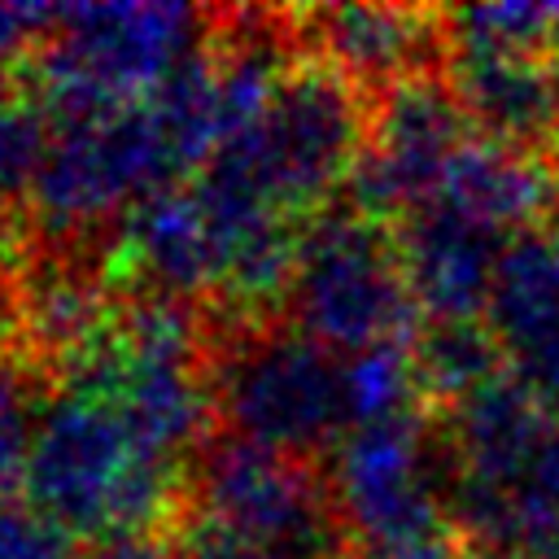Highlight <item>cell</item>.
<instances>
[{"label": "cell", "mask_w": 559, "mask_h": 559, "mask_svg": "<svg viewBox=\"0 0 559 559\" xmlns=\"http://www.w3.org/2000/svg\"><path fill=\"white\" fill-rule=\"evenodd\" d=\"M22 498L66 537L105 546L157 537L166 520L188 511L179 467L148 450L114 402L79 384H57L44 397Z\"/></svg>", "instance_id": "obj_1"}, {"label": "cell", "mask_w": 559, "mask_h": 559, "mask_svg": "<svg viewBox=\"0 0 559 559\" xmlns=\"http://www.w3.org/2000/svg\"><path fill=\"white\" fill-rule=\"evenodd\" d=\"M214 22L192 4H61L26 87L52 127L96 122L153 96L210 44Z\"/></svg>", "instance_id": "obj_2"}, {"label": "cell", "mask_w": 559, "mask_h": 559, "mask_svg": "<svg viewBox=\"0 0 559 559\" xmlns=\"http://www.w3.org/2000/svg\"><path fill=\"white\" fill-rule=\"evenodd\" d=\"M214 415L231 437L310 459L349 432L345 358L297 328L231 323L210 349Z\"/></svg>", "instance_id": "obj_3"}, {"label": "cell", "mask_w": 559, "mask_h": 559, "mask_svg": "<svg viewBox=\"0 0 559 559\" xmlns=\"http://www.w3.org/2000/svg\"><path fill=\"white\" fill-rule=\"evenodd\" d=\"M284 314L288 328L345 358L371 345H406L424 319L402 271L397 236L354 205H332L301 227Z\"/></svg>", "instance_id": "obj_4"}, {"label": "cell", "mask_w": 559, "mask_h": 559, "mask_svg": "<svg viewBox=\"0 0 559 559\" xmlns=\"http://www.w3.org/2000/svg\"><path fill=\"white\" fill-rule=\"evenodd\" d=\"M188 511L275 550L280 559H345L349 528L310 459L218 432L197 450Z\"/></svg>", "instance_id": "obj_5"}, {"label": "cell", "mask_w": 559, "mask_h": 559, "mask_svg": "<svg viewBox=\"0 0 559 559\" xmlns=\"http://www.w3.org/2000/svg\"><path fill=\"white\" fill-rule=\"evenodd\" d=\"M183 170L188 162L179 157L148 100H135L96 122L52 127L26 201L44 231L74 236L118 210L127 214L162 188H175Z\"/></svg>", "instance_id": "obj_6"}, {"label": "cell", "mask_w": 559, "mask_h": 559, "mask_svg": "<svg viewBox=\"0 0 559 559\" xmlns=\"http://www.w3.org/2000/svg\"><path fill=\"white\" fill-rule=\"evenodd\" d=\"M472 122L445 79L415 74L384 96L371 100L367 144L349 175V201L358 214L376 223H402L419 205H428L454 162V153L472 140Z\"/></svg>", "instance_id": "obj_7"}, {"label": "cell", "mask_w": 559, "mask_h": 559, "mask_svg": "<svg viewBox=\"0 0 559 559\" xmlns=\"http://www.w3.org/2000/svg\"><path fill=\"white\" fill-rule=\"evenodd\" d=\"M293 44L341 70L367 100L445 66V9L419 4H314L284 13Z\"/></svg>", "instance_id": "obj_8"}, {"label": "cell", "mask_w": 559, "mask_h": 559, "mask_svg": "<svg viewBox=\"0 0 559 559\" xmlns=\"http://www.w3.org/2000/svg\"><path fill=\"white\" fill-rule=\"evenodd\" d=\"M393 236L411 297L428 323L485 319L511 236L450 210L445 201L419 205L393 227Z\"/></svg>", "instance_id": "obj_9"}, {"label": "cell", "mask_w": 559, "mask_h": 559, "mask_svg": "<svg viewBox=\"0 0 559 559\" xmlns=\"http://www.w3.org/2000/svg\"><path fill=\"white\" fill-rule=\"evenodd\" d=\"M445 79L476 135L559 162V61L555 52L445 48Z\"/></svg>", "instance_id": "obj_10"}, {"label": "cell", "mask_w": 559, "mask_h": 559, "mask_svg": "<svg viewBox=\"0 0 559 559\" xmlns=\"http://www.w3.org/2000/svg\"><path fill=\"white\" fill-rule=\"evenodd\" d=\"M485 328L502 362L559 415V218L507 245Z\"/></svg>", "instance_id": "obj_11"}, {"label": "cell", "mask_w": 559, "mask_h": 559, "mask_svg": "<svg viewBox=\"0 0 559 559\" xmlns=\"http://www.w3.org/2000/svg\"><path fill=\"white\" fill-rule=\"evenodd\" d=\"M114 266L153 297L192 301L218 288V253L188 183L162 188L122 214Z\"/></svg>", "instance_id": "obj_12"}, {"label": "cell", "mask_w": 559, "mask_h": 559, "mask_svg": "<svg viewBox=\"0 0 559 559\" xmlns=\"http://www.w3.org/2000/svg\"><path fill=\"white\" fill-rule=\"evenodd\" d=\"M415 367L428 397V411H445L472 389H480L489 376H498L502 349L485 323H428L415 336Z\"/></svg>", "instance_id": "obj_13"}, {"label": "cell", "mask_w": 559, "mask_h": 559, "mask_svg": "<svg viewBox=\"0 0 559 559\" xmlns=\"http://www.w3.org/2000/svg\"><path fill=\"white\" fill-rule=\"evenodd\" d=\"M415 341L406 345H371L362 354L345 358V411L349 428L376 424V419H397L428 411L419 367H415Z\"/></svg>", "instance_id": "obj_14"}, {"label": "cell", "mask_w": 559, "mask_h": 559, "mask_svg": "<svg viewBox=\"0 0 559 559\" xmlns=\"http://www.w3.org/2000/svg\"><path fill=\"white\" fill-rule=\"evenodd\" d=\"M35 384V358H26V349L13 345L0 349V493H13V485H22L31 459L35 424L48 397Z\"/></svg>", "instance_id": "obj_15"}, {"label": "cell", "mask_w": 559, "mask_h": 559, "mask_svg": "<svg viewBox=\"0 0 559 559\" xmlns=\"http://www.w3.org/2000/svg\"><path fill=\"white\" fill-rule=\"evenodd\" d=\"M48 140H52V122L31 96V87L0 74V201L31 192Z\"/></svg>", "instance_id": "obj_16"}, {"label": "cell", "mask_w": 559, "mask_h": 559, "mask_svg": "<svg viewBox=\"0 0 559 559\" xmlns=\"http://www.w3.org/2000/svg\"><path fill=\"white\" fill-rule=\"evenodd\" d=\"M542 546H559V424L550 441L542 445V459L524 485V515H520V555H533Z\"/></svg>", "instance_id": "obj_17"}, {"label": "cell", "mask_w": 559, "mask_h": 559, "mask_svg": "<svg viewBox=\"0 0 559 559\" xmlns=\"http://www.w3.org/2000/svg\"><path fill=\"white\" fill-rule=\"evenodd\" d=\"M0 559H74V550L26 498L0 493Z\"/></svg>", "instance_id": "obj_18"}, {"label": "cell", "mask_w": 559, "mask_h": 559, "mask_svg": "<svg viewBox=\"0 0 559 559\" xmlns=\"http://www.w3.org/2000/svg\"><path fill=\"white\" fill-rule=\"evenodd\" d=\"M179 524H183L179 528L183 559H280L275 550H266V546H258V542H249V537L197 515V511H183Z\"/></svg>", "instance_id": "obj_19"}, {"label": "cell", "mask_w": 559, "mask_h": 559, "mask_svg": "<svg viewBox=\"0 0 559 559\" xmlns=\"http://www.w3.org/2000/svg\"><path fill=\"white\" fill-rule=\"evenodd\" d=\"M61 4H35V0H0V61L35 52L57 26Z\"/></svg>", "instance_id": "obj_20"}, {"label": "cell", "mask_w": 559, "mask_h": 559, "mask_svg": "<svg viewBox=\"0 0 559 559\" xmlns=\"http://www.w3.org/2000/svg\"><path fill=\"white\" fill-rule=\"evenodd\" d=\"M100 559H183V550L170 546L166 537H127V542H109Z\"/></svg>", "instance_id": "obj_21"}, {"label": "cell", "mask_w": 559, "mask_h": 559, "mask_svg": "<svg viewBox=\"0 0 559 559\" xmlns=\"http://www.w3.org/2000/svg\"><path fill=\"white\" fill-rule=\"evenodd\" d=\"M450 559H524L520 550L511 546H493V542H476V537H459L454 555Z\"/></svg>", "instance_id": "obj_22"}, {"label": "cell", "mask_w": 559, "mask_h": 559, "mask_svg": "<svg viewBox=\"0 0 559 559\" xmlns=\"http://www.w3.org/2000/svg\"><path fill=\"white\" fill-rule=\"evenodd\" d=\"M345 559H393V555H380V550H362V546H358V550H349Z\"/></svg>", "instance_id": "obj_23"}, {"label": "cell", "mask_w": 559, "mask_h": 559, "mask_svg": "<svg viewBox=\"0 0 559 559\" xmlns=\"http://www.w3.org/2000/svg\"><path fill=\"white\" fill-rule=\"evenodd\" d=\"M524 559H559V546H542V550H533V555H524Z\"/></svg>", "instance_id": "obj_24"}, {"label": "cell", "mask_w": 559, "mask_h": 559, "mask_svg": "<svg viewBox=\"0 0 559 559\" xmlns=\"http://www.w3.org/2000/svg\"><path fill=\"white\" fill-rule=\"evenodd\" d=\"M555 61H559V48H555Z\"/></svg>", "instance_id": "obj_25"}]
</instances>
